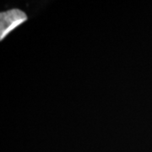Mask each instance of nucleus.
Wrapping results in <instances>:
<instances>
[{
  "instance_id": "nucleus-1",
  "label": "nucleus",
  "mask_w": 152,
  "mask_h": 152,
  "mask_svg": "<svg viewBox=\"0 0 152 152\" xmlns=\"http://www.w3.org/2000/svg\"><path fill=\"white\" fill-rule=\"evenodd\" d=\"M28 20L27 15L19 9H12L0 13V40L4 38L15 29Z\"/></svg>"
}]
</instances>
